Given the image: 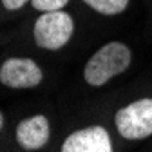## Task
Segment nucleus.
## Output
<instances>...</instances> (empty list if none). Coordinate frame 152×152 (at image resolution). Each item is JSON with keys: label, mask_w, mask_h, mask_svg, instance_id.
I'll list each match as a JSON object with an SVG mask.
<instances>
[{"label": "nucleus", "mask_w": 152, "mask_h": 152, "mask_svg": "<svg viewBox=\"0 0 152 152\" xmlns=\"http://www.w3.org/2000/svg\"><path fill=\"white\" fill-rule=\"evenodd\" d=\"M132 62V53L123 42H107L94 53L85 64L83 80L91 87H102L109 80L116 78L129 69Z\"/></svg>", "instance_id": "obj_1"}, {"label": "nucleus", "mask_w": 152, "mask_h": 152, "mask_svg": "<svg viewBox=\"0 0 152 152\" xmlns=\"http://www.w3.org/2000/svg\"><path fill=\"white\" fill-rule=\"evenodd\" d=\"M74 33V20L65 11L42 13L36 18L33 36L38 47L45 51H58L69 44Z\"/></svg>", "instance_id": "obj_2"}, {"label": "nucleus", "mask_w": 152, "mask_h": 152, "mask_svg": "<svg viewBox=\"0 0 152 152\" xmlns=\"http://www.w3.org/2000/svg\"><path fill=\"white\" fill-rule=\"evenodd\" d=\"M114 125H116L120 136L125 140H147L152 136V98L136 100L114 114Z\"/></svg>", "instance_id": "obj_3"}, {"label": "nucleus", "mask_w": 152, "mask_h": 152, "mask_svg": "<svg viewBox=\"0 0 152 152\" xmlns=\"http://www.w3.org/2000/svg\"><path fill=\"white\" fill-rule=\"evenodd\" d=\"M42 80L40 65L31 58H7L0 67V82L11 89H33Z\"/></svg>", "instance_id": "obj_4"}, {"label": "nucleus", "mask_w": 152, "mask_h": 152, "mask_svg": "<svg viewBox=\"0 0 152 152\" xmlns=\"http://www.w3.org/2000/svg\"><path fill=\"white\" fill-rule=\"evenodd\" d=\"M60 152H114V150L107 129L102 125H91L69 134L64 140Z\"/></svg>", "instance_id": "obj_5"}, {"label": "nucleus", "mask_w": 152, "mask_h": 152, "mask_svg": "<svg viewBox=\"0 0 152 152\" xmlns=\"http://www.w3.org/2000/svg\"><path fill=\"white\" fill-rule=\"evenodd\" d=\"M15 136H16V143L24 150H40L42 147L47 145L51 138L49 120L42 114L26 118L16 125Z\"/></svg>", "instance_id": "obj_6"}, {"label": "nucleus", "mask_w": 152, "mask_h": 152, "mask_svg": "<svg viewBox=\"0 0 152 152\" xmlns=\"http://www.w3.org/2000/svg\"><path fill=\"white\" fill-rule=\"evenodd\" d=\"M83 2L94 9L100 15H107V16H114V15H120L129 7L130 0H83Z\"/></svg>", "instance_id": "obj_7"}, {"label": "nucleus", "mask_w": 152, "mask_h": 152, "mask_svg": "<svg viewBox=\"0 0 152 152\" xmlns=\"http://www.w3.org/2000/svg\"><path fill=\"white\" fill-rule=\"evenodd\" d=\"M69 4V0H33L31 6L36 11L42 13H51V11H62Z\"/></svg>", "instance_id": "obj_8"}, {"label": "nucleus", "mask_w": 152, "mask_h": 152, "mask_svg": "<svg viewBox=\"0 0 152 152\" xmlns=\"http://www.w3.org/2000/svg\"><path fill=\"white\" fill-rule=\"evenodd\" d=\"M27 2H33V0H2V6L9 11H16V9L24 7Z\"/></svg>", "instance_id": "obj_9"}]
</instances>
